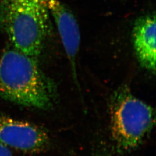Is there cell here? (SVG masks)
<instances>
[{"instance_id":"obj_3","label":"cell","mask_w":156,"mask_h":156,"mask_svg":"<svg viewBox=\"0 0 156 156\" xmlns=\"http://www.w3.org/2000/svg\"><path fill=\"white\" fill-rule=\"evenodd\" d=\"M154 123V112L149 105L128 90L117 92L111 105V129L120 151H128L141 144Z\"/></svg>"},{"instance_id":"obj_5","label":"cell","mask_w":156,"mask_h":156,"mask_svg":"<svg viewBox=\"0 0 156 156\" xmlns=\"http://www.w3.org/2000/svg\"><path fill=\"white\" fill-rule=\"evenodd\" d=\"M50 15L53 18L62 43L76 76L75 62L80 44L78 22L68 7L59 0H47Z\"/></svg>"},{"instance_id":"obj_6","label":"cell","mask_w":156,"mask_h":156,"mask_svg":"<svg viewBox=\"0 0 156 156\" xmlns=\"http://www.w3.org/2000/svg\"><path fill=\"white\" fill-rule=\"evenodd\" d=\"M156 16H141L134 23L133 39L134 50L141 66L153 74L156 72Z\"/></svg>"},{"instance_id":"obj_1","label":"cell","mask_w":156,"mask_h":156,"mask_svg":"<svg viewBox=\"0 0 156 156\" xmlns=\"http://www.w3.org/2000/svg\"><path fill=\"white\" fill-rule=\"evenodd\" d=\"M55 86L37 60L15 48L0 57V96L17 104L46 110L53 106Z\"/></svg>"},{"instance_id":"obj_7","label":"cell","mask_w":156,"mask_h":156,"mask_svg":"<svg viewBox=\"0 0 156 156\" xmlns=\"http://www.w3.org/2000/svg\"><path fill=\"white\" fill-rule=\"evenodd\" d=\"M0 156H13L8 147L0 143Z\"/></svg>"},{"instance_id":"obj_8","label":"cell","mask_w":156,"mask_h":156,"mask_svg":"<svg viewBox=\"0 0 156 156\" xmlns=\"http://www.w3.org/2000/svg\"><path fill=\"white\" fill-rule=\"evenodd\" d=\"M2 1H3V0H0V6L1 5V4H2Z\"/></svg>"},{"instance_id":"obj_4","label":"cell","mask_w":156,"mask_h":156,"mask_svg":"<svg viewBox=\"0 0 156 156\" xmlns=\"http://www.w3.org/2000/svg\"><path fill=\"white\" fill-rule=\"evenodd\" d=\"M50 138L44 128L33 123L0 113V143L28 153L44 151Z\"/></svg>"},{"instance_id":"obj_2","label":"cell","mask_w":156,"mask_h":156,"mask_svg":"<svg viewBox=\"0 0 156 156\" xmlns=\"http://www.w3.org/2000/svg\"><path fill=\"white\" fill-rule=\"evenodd\" d=\"M47 0H3L0 27L13 48L38 59L50 30Z\"/></svg>"}]
</instances>
